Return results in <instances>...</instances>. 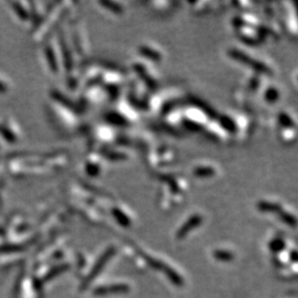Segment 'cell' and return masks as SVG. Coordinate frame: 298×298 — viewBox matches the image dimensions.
<instances>
[{
  "label": "cell",
  "instance_id": "1",
  "mask_svg": "<svg viewBox=\"0 0 298 298\" xmlns=\"http://www.w3.org/2000/svg\"><path fill=\"white\" fill-rule=\"evenodd\" d=\"M43 56L48 72L54 76L58 75L61 72L62 63L57 41L51 39L45 43L43 47Z\"/></svg>",
  "mask_w": 298,
  "mask_h": 298
},
{
  "label": "cell",
  "instance_id": "3",
  "mask_svg": "<svg viewBox=\"0 0 298 298\" xmlns=\"http://www.w3.org/2000/svg\"><path fill=\"white\" fill-rule=\"evenodd\" d=\"M10 9L16 16L18 20L23 22H32V9L30 2H19V1H13L8 2Z\"/></svg>",
  "mask_w": 298,
  "mask_h": 298
},
{
  "label": "cell",
  "instance_id": "2",
  "mask_svg": "<svg viewBox=\"0 0 298 298\" xmlns=\"http://www.w3.org/2000/svg\"><path fill=\"white\" fill-rule=\"evenodd\" d=\"M20 128L14 120H0V139L8 144H15L20 139Z\"/></svg>",
  "mask_w": 298,
  "mask_h": 298
},
{
  "label": "cell",
  "instance_id": "4",
  "mask_svg": "<svg viewBox=\"0 0 298 298\" xmlns=\"http://www.w3.org/2000/svg\"><path fill=\"white\" fill-rule=\"evenodd\" d=\"M10 89L9 83L0 77V94H6Z\"/></svg>",
  "mask_w": 298,
  "mask_h": 298
}]
</instances>
